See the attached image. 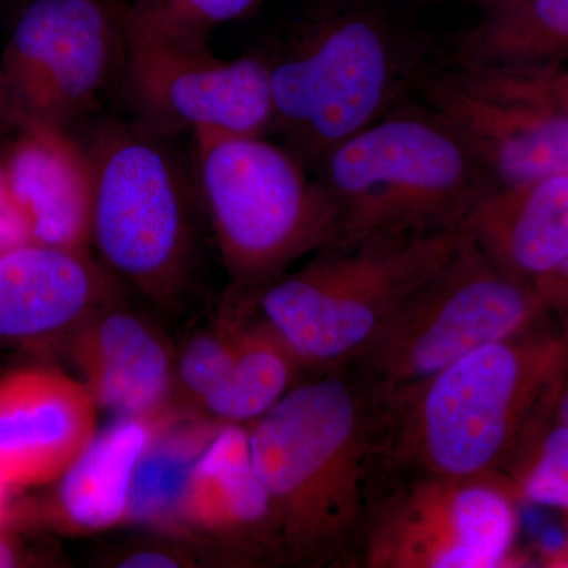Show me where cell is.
<instances>
[{
    "instance_id": "obj_33",
    "label": "cell",
    "mask_w": 568,
    "mask_h": 568,
    "mask_svg": "<svg viewBox=\"0 0 568 568\" xmlns=\"http://www.w3.org/2000/svg\"><path fill=\"white\" fill-rule=\"evenodd\" d=\"M11 491H13V488H11L9 481L0 476V528L9 521Z\"/></svg>"
},
{
    "instance_id": "obj_34",
    "label": "cell",
    "mask_w": 568,
    "mask_h": 568,
    "mask_svg": "<svg viewBox=\"0 0 568 568\" xmlns=\"http://www.w3.org/2000/svg\"><path fill=\"white\" fill-rule=\"evenodd\" d=\"M484 13L504 9V7L511 6V3L519 2V0H476Z\"/></svg>"
},
{
    "instance_id": "obj_26",
    "label": "cell",
    "mask_w": 568,
    "mask_h": 568,
    "mask_svg": "<svg viewBox=\"0 0 568 568\" xmlns=\"http://www.w3.org/2000/svg\"><path fill=\"white\" fill-rule=\"evenodd\" d=\"M239 325L190 339L179 362L183 386L201 402L220 387L234 364Z\"/></svg>"
},
{
    "instance_id": "obj_32",
    "label": "cell",
    "mask_w": 568,
    "mask_h": 568,
    "mask_svg": "<svg viewBox=\"0 0 568 568\" xmlns=\"http://www.w3.org/2000/svg\"><path fill=\"white\" fill-rule=\"evenodd\" d=\"M20 562V552L6 534L0 530V568L14 567Z\"/></svg>"
},
{
    "instance_id": "obj_23",
    "label": "cell",
    "mask_w": 568,
    "mask_h": 568,
    "mask_svg": "<svg viewBox=\"0 0 568 568\" xmlns=\"http://www.w3.org/2000/svg\"><path fill=\"white\" fill-rule=\"evenodd\" d=\"M506 477L519 503L568 514V428L549 414Z\"/></svg>"
},
{
    "instance_id": "obj_12",
    "label": "cell",
    "mask_w": 568,
    "mask_h": 568,
    "mask_svg": "<svg viewBox=\"0 0 568 568\" xmlns=\"http://www.w3.org/2000/svg\"><path fill=\"white\" fill-rule=\"evenodd\" d=\"M84 383L48 368L0 377V476L13 489L52 484L97 433Z\"/></svg>"
},
{
    "instance_id": "obj_15",
    "label": "cell",
    "mask_w": 568,
    "mask_h": 568,
    "mask_svg": "<svg viewBox=\"0 0 568 568\" xmlns=\"http://www.w3.org/2000/svg\"><path fill=\"white\" fill-rule=\"evenodd\" d=\"M182 518L183 526L222 538L244 562L283 560L278 519L253 466L248 426L219 425L193 467Z\"/></svg>"
},
{
    "instance_id": "obj_7",
    "label": "cell",
    "mask_w": 568,
    "mask_h": 568,
    "mask_svg": "<svg viewBox=\"0 0 568 568\" xmlns=\"http://www.w3.org/2000/svg\"><path fill=\"white\" fill-rule=\"evenodd\" d=\"M547 316L534 284L493 263L466 226L450 260L406 298L346 373L376 410L478 347L537 331Z\"/></svg>"
},
{
    "instance_id": "obj_28",
    "label": "cell",
    "mask_w": 568,
    "mask_h": 568,
    "mask_svg": "<svg viewBox=\"0 0 568 568\" xmlns=\"http://www.w3.org/2000/svg\"><path fill=\"white\" fill-rule=\"evenodd\" d=\"M538 295L547 308L548 315L560 320V331L568 336V253L562 263L536 284Z\"/></svg>"
},
{
    "instance_id": "obj_20",
    "label": "cell",
    "mask_w": 568,
    "mask_h": 568,
    "mask_svg": "<svg viewBox=\"0 0 568 568\" xmlns=\"http://www.w3.org/2000/svg\"><path fill=\"white\" fill-rule=\"evenodd\" d=\"M568 62V0H519L455 41L452 67Z\"/></svg>"
},
{
    "instance_id": "obj_9",
    "label": "cell",
    "mask_w": 568,
    "mask_h": 568,
    "mask_svg": "<svg viewBox=\"0 0 568 568\" xmlns=\"http://www.w3.org/2000/svg\"><path fill=\"white\" fill-rule=\"evenodd\" d=\"M369 503L354 562L366 568L528 566L515 549L518 497L506 476H395Z\"/></svg>"
},
{
    "instance_id": "obj_10",
    "label": "cell",
    "mask_w": 568,
    "mask_h": 568,
    "mask_svg": "<svg viewBox=\"0 0 568 568\" xmlns=\"http://www.w3.org/2000/svg\"><path fill=\"white\" fill-rule=\"evenodd\" d=\"M119 0H28L0 54L7 125L69 130L122 65Z\"/></svg>"
},
{
    "instance_id": "obj_1",
    "label": "cell",
    "mask_w": 568,
    "mask_h": 568,
    "mask_svg": "<svg viewBox=\"0 0 568 568\" xmlns=\"http://www.w3.org/2000/svg\"><path fill=\"white\" fill-rule=\"evenodd\" d=\"M567 364L562 331L478 347L375 410L376 470L506 476L552 413Z\"/></svg>"
},
{
    "instance_id": "obj_13",
    "label": "cell",
    "mask_w": 568,
    "mask_h": 568,
    "mask_svg": "<svg viewBox=\"0 0 568 568\" xmlns=\"http://www.w3.org/2000/svg\"><path fill=\"white\" fill-rule=\"evenodd\" d=\"M426 108L466 142L496 186L568 174V118L473 91L452 71L420 82Z\"/></svg>"
},
{
    "instance_id": "obj_11",
    "label": "cell",
    "mask_w": 568,
    "mask_h": 568,
    "mask_svg": "<svg viewBox=\"0 0 568 568\" xmlns=\"http://www.w3.org/2000/svg\"><path fill=\"white\" fill-rule=\"evenodd\" d=\"M118 7L126 91L153 129L239 134L274 129L268 61L219 58L207 41L164 36L125 0Z\"/></svg>"
},
{
    "instance_id": "obj_5",
    "label": "cell",
    "mask_w": 568,
    "mask_h": 568,
    "mask_svg": "<svg viewBox=\"0 0 568 568\" xmlns=\"http://www.w3.org/2000/svg\"><path fill=\"white\" fill-rule=\"evenodd\" d=\"M466 224L327 248L257 294L302 368L346 372L396 310L458 248Z\"/></svg>"
},
{
    "instance_id": "obj_6",
    "label": "cell",
    "mask_w": 568,
    "mask_h": 568,
    "mask_svg": "<svg viewBox=\"0 0 568 568\" xmlns=\"http://www.w3.org/2000/svg\"><path fill=\"white\" fill-rule=\"evenodd\" d=\"M193 136L201 196L239 290L260 293L295 261L338 245V205L290 149L264 134Z\"/></svg>"
},
{
    "instance_id": "obj_22",
    "label": "cell",
    "mask_w": 568,
    "mask_h": 568,
    "mask_svg": "<svg viewBox=\"0 0 568 568\" xmlns=\"http://www.w3.org/2000/svg\"><path fill=\"white\" fill-rule=\"evenodd\" d=\"M301 368L293 349L264 316L250 327L239 325L230 375L203 405L223 424H252L294 387Z\"/></svg>"
},
{
    "instance_id": "obj_18",
    "label": "cell",
    "mask_w": 568,
    "mask_h": 568,
    "mask_svg": "<svg viewBox=\"0 0 568 568\" xmlns=\"http://www.w3.org/2000/svg\"><path fill=\"white\" fill-rule=\"evenodd\" d=\"M73 351L97 406L118 417H155L170 394V353L132 313H93L78 328Z\"/></svg>"
},
{
    "instance_id": "obj_31",
    "label": "cell",
    "mask_w": 568,
    "mask_h": 568,
    "mask_svg": "<svg viewBox=\"0 0 568 568\" xmlns=\"http://www.w3.org/2000/svg\"><path fill=\"white\" fill-rule=\"evenodd\" d=\"M552 416L568 428V364L564 369L562 377H560L558 392H556Z\"/></svg>"
},
{
    "instance_id": "obj_19",
    "label": "cell",
    "mask_w": 568,
    "mask_h": 568,
    "mask_svg": "<svg viewBox=\"0 0 568 568\" xmlns=\"http://www.w3.org/2000/svg\"><path fill=\"white\" fill-rule=\"evenodd\" d=\"M155 417H118L97 429L88 447L58 478L55 517L97 532L129 523L134 469L156 428Z\"/></svg>"
},
{
    "instance_id": "obj_29",
    "label": "cell",
    "mask_w": 568,
    "mask_h": 568,
    "mask_svg": "<svg viewBox=\"0 0 568 568\" xmlns=\"http://www.w3.org/2000/svg\"><path fill=\"white\" fill-rule=\"evenodd\" d=\"M119 567L155 568L179 567V559L166 549H142L121 560Z\"/></svg>"
},
{
    "instance_id": "obj_8",
    "label": "cell",
    "mask_w": 568,
    "mask_h": 568,
    "mask_svg": "<svg viewBox=\"0 0 568 568\" xmlns=\"http://www.w3.org/2000/svg\"><path fill=\"white\" fill-rule=\"evenodd\" d=\"M92 245L111 272L152 301H174L193 248L185 178L151 134L104 126L91 148Z\"/></svg>"
},
{
    "instance_id": "obj_2",
    "label": "cell",
    "mask_w": 568,
    "mask_h": 568,
    "mask_svg": "<svg viewBox=\"0 0 568 568\" xmlns=\"http://www.w3.org/2000/svg\"><path fill=\"white\" fill-rule=\"evenodd\" d=\"M254 469L274 504L283 560L354 562L377 463V418L346 372L294 386L248 425Z\"/></svg>"
},
{
    "instance_id": "obj_36",
    "label": "cell",
    "mask_w": 568,
    "mask_h": 568,
    "mask_svg": "<svg viewBox=\"0 0 568 568\" xmlns=\"http://www.w3.org/2000/svg\"><path fill=\"white\" fill-rule=\"evenodd\" d=\"M567 515V519H566V525H567V532H568V514Z\"/></svg>"
},
{
    "instance_id": "obj_35",
    "label": "cell",
    "mask_w": 568,
    "mask_h": 568,
    "mask_svg": "<svg viewBox=\"0 0 568 568\" xmlns=\"http://www.w3.org/2000/svg\"><path fill=\"white\" fill-rule=\"evenodd\" d=\"M10 129L9 125H7L6 119L2 118V114H0V134L3 133V130Z\"/></svg>"
},
{
    "instance_id": "obj_4",
    "label": "cell",
    "mask_w": 568,
    "mask_h": 568,
    "mask_svg": "<svg viewBox=\"0 0 568 568\" xmlns=\"http://www.w3.org/2000/svg\"><path fill=\"white\" fill-rule=\"evenodd\" d=\"M320 168L339 211L335 248L462 226L496 189L466 142L428 108H395L332 149Z\"/></svg>"
},
{
    "instance_id": "obj_16",
    "label": "cell",
    "mask_w": 568,
    "mask_h": 568,
    "mask_svg": "<svg viewBox=\"0 0 568 568\" xmlns=\"http://www.w3.org/2000/svg\"><path fill=\"white\" fill-rule=\"evenodd\" d=\"M33 242L89 253L93 173L88 149L69 130L28 126L2 155Z\"/></svg>"
},
{
    "instance_id": "obj_17",
    "label": "cell",
    "mask_w": 568,
    "mask_h": 568,
    "mask_svg": "<svg viewBox=\"0 0 568 568\" xmlns=\"http://www.w3.org/2000/svg\"><path fill=\"white\" fill-rule=\"evenodd\" d=\"M466 226L493 263L536 284L568 253V174L496 186Z\"/></svg>"
},
{
    "instance_id": "obj_14",
    "label": "cell",
    "mask_w": 568,
    "mask_h": 568,
    "mask_svg": "<svg viewBox=\"0 0 568 568\" xmlns=\"http://www.w3.org/2000/svg\"><path fill=\"white\" fill-rule=\"evenodd\" d=\"M110 293L89 253L31 242L0 254V342L33 345L78 331Z\"/></svg>"
},
{
    "instance_id": "obj_25",
    "label": "cell",
    "mask_w": 568,
    "mask_h": 568,
    "mask_svg": "<svg viewBox=\"0 0 568 568\" xmlns=\"http://www.w3.org/2000/svg\"><path fill=\"white\" fill-rule=\"evenodd\" d=\"M261 0H133L134 14L153 31L207 41L220 26L245 17Z\"/></svg>"
},
{
    "instance_id": "obj_30",
    "label": "cell",
    "mask_w": 568,
    "mask_h": 568,
    "mask_svg": "<svg viewBox=\"0 0 568 568\" xmlns=\"http://www.w3.org/2000/svg\"><path fill=\"white\" fill-rule=\"evenodd\" d=\"M538 562L540 567L568 568V532L567 537L555 547L541 548Z\"/></svg>"
},
{
    "instance_id": "obj_21",
    "label": "cell",
    "mask_w": 568,
    "mask_h": 568,
    "mask_svg": "<svg viewBox=\"0 0 568 568\" xmlns=\"http://www.w3.org/2000/svg\"><path fill=\"white\" fill-rule=\"evenodd\" d=\"M219 425L156 422L151 443L134 469L129 523L181 528L183 503L197 458Z\"/></svg>"
},
{
    "instance_id": "obj_27",
    "label": "cell",
    "mask_w": 568,
    "mask_h": 568,
    "mask_svg": "<svg viewBox=\"0 0 568 568\" xmlns=\"http://www.w3.org/2000/svg\"><path fill=\"white\" fill-rule=\"evenodd\" d=\"M33 242L32 226L0 156V254Z\"/></svg>"
},
{
    "instance_id": "obj_3",
    "label": "cell",
    "mask_w": 568,
    "mask_h": 568,
    "mask_svg": "<svg viewBox=\"0 0 568 568\" xmlns=\"http://www.w3.org/2000/svg\"><path fill=\"white\" fill-rule=\"evenodd\" d=\"M271 69L274 129L301 162L332 149L395 110L418 77L416 51L361 3H325L306 14Z\"/></svg>"
},
{
    "instance_id": "obj_24",
    "label": "cell",
    "mask_w": 568,
    "mask_h": 568,
    "mask_svg": "<svg viewBox=\"0 0 568 568\" xmlns=\"http://www.w3.org/2000/svg\"><path fill=\"white\" fill-rule=\"evenodd\" d=\"M450 71L459 82L484 95L547 108L568 118L566 62L452 67Z\"/></svg>"
}]
</instances>
